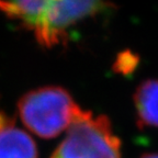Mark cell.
<instances>
[{
  "label": "cell",
  "instance_id": "1",
  "mask_svg": "<svg viewBox=\"0 0 158 158\" xmlns=\"http://www.w3.org/2000/svg\"><path fill=\"white\" fill-rule=\"evenodd\" d=\"M113 7L110 0H0V10L47 48L63 44L73 27Z\"/></svg>",
  "mask_w": 158,
  "mask_h": 158
},
{
  "label": "cell",
  "instance_id": "2",
  "mask_svg": "<svg viewBox=\"0 0 158 158\" xmlns=\"http://www.w3.org/2000/svg\"><path fill=\"white\" fill-rule=\"evenodd\" d=\"M25 127L42 138H54L70 127L82 109L63 87L46 86L27 92L18 102Z\"/></svg>",
  "mask_w": 158,
  "mask_h": 158
},
{
  "label": "cell",
  "instance_id": "3",
  "mask_svg": "<svg viewBox=\"0 0 158 158\" xmlns=\"http://www.w3.org/2000/svg\"><path fill=\"white\" fill-rule=\"evenodd\" d=\"M51 158H121V142L108 116L82 110Z\"/></svg>",
  "mask_w": 158,
  "mask_h": 158
},
{
  "label": "cell",
  "instance_id": "4",
  "mask_svg": "<svg viewBox=\"0 0 158 158\" xmlns=\"http://www.w3.org/2000/svg\"><path fill=\"white\" fill-rule=\"evenodd\" d=\"M0 158H39L33 138L15 121L0 128Z\"/></svg>",
  "mask_w": 158,
  "mask_h": 158
},
{
  "label": "cell",
  "instance_id": "5",
  "mask_svg": "<svg viewBox=\"0 0 158 158\" xmlns=\"http://www.w3.org/2000/svg\"><path fill=\"white\" fill-rule=\"evenodd\" d=\"M137 125L141 128H158V79H147L133 94Z\"/></svg>",
  "mask_w": 158,
  "mask_h": 158
},
{
  "label": "cell",
  "instance_id": "6",
  "mask_svg": "<svg viewBox=\"0 0 158 158\" xmlns=\"http://www.w3.org/2000/svg\"><path fill=\"white\" fill-rule=\"evenodd\" d=\"M139 64V56L131 51H123L116 56L113 64V72L128 76L137 68Z\"/></svg>",
  "mask_w": 158,
  "mask_h": 158
},
{
  "label": "cell",
  "instance_id": "7",
  "mask_svg": "<svg viewBox=\"0 0 158 158\" xmlns=\"http://www.w3.org/2000/svg\"><path fill=\"white\" fill-rule=\"evenodd\" d=\"M11 122H13L12 118H10L9 116H7L3 113H0V128L3 127L5 125H7V124L11 123Z\"/></svg>",
  "mask_w": 158,
  "mask_h": 158
},
{
  "label": "cell",
  "instance_id": "8",
  "mask_svg": "<svg viewBox=\"0 0 158 158\" xmlns=\"http://www.w3.org/2000/svg\"><path fill=\"white\" fill-rule=\"evenodd\" d=\"M139 158H158V153H147L142 155Z\"/></svg>",
  "mask_w": 158,
  "mask_h": 158
}]
</instances>
